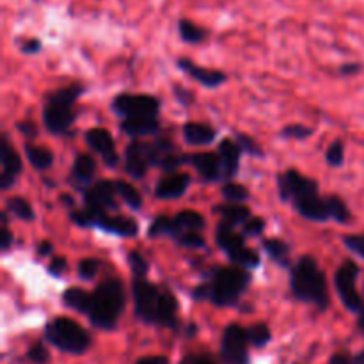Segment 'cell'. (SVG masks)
<instances>
[{"mask_svg": "<svg viewBox=\"0 0 364 364\" xmlns=\"http://www.w3.org/2000/svg\"><path fill=\"white\" fill-rule=\"evenodd\" d=\"M173 92H174V98H176V102L180 103V105L191 107V105H194V103H196L194 92H192L191 89L183 87V85L174 84L173 85Z\"/></svg>", "mask_w": 364, "mask_h": 364, "instance_id": "obj_46", "label": "cell"}, {"mask_svg": "<svg viewBox=\"0 0 364 364\" xmlns=\"http://www.w3.org/2000/svg\"><path fill=\"white\" fill-rule=\"evenodd\" d=\"M63 302L66 308L73 309V311L77 313H82V315H87L89 309H91L92 294L78 287L68 288V290L63 294Z\"/></svg>", "mask_w": 364, "mask_h": 364, "instance_id": "obj_25", "label": "cell"}, {"mask_svg": "<svg viewBox=\"0 0 364 364\" xmlns=\"http://www.w3.org/2000/svg\"><path fill=\"white\" fill-rule=\"evenodd\" d=\"M96 174V160L89 153H80L75 159L73 169H71V180L77 187L85 188L92 183Z\"/></svg>", "mask_w": 364, "mask_h": 364, "instance_id": "obj_23", "label": "cell"}, {"mask_svg": "<svg viewBox=\"0 0 364 364\" xmlns=\"http://www.w3.org/2000/svg\"><path fill=\"white\" fill-rule=\"evenodd\" d=\"M68 269V259L64 256H53L52 262L48 265V272L50 276L53 277H60Z\"/></svg>", "mask_w": 364, "mask_h": 364, "instance_id": "obj_48", "label": "cell"}, {"mask_svg": "<svg viewBox=\"0 0 364 364\" xmlns=\"http://www.w3.org/2000/svg\"><path fill=\"white\" fill-rule=\"evenodd\" d=\"M20 48L21 52L27 53V55H34V53H38L39 50L43 48V45L38 38H31V39H25V41L21 43Z\"/></svg>", "mask_w": 364, "mask_h": 364, "instance_id": "obj_51", "label": "cell"}, {"mask_svg": "<svg viewBox=\"0 0 364 364\" xmlns=\"http://www.w3.org/2000/svg\"><path fill=\"white\" fill-rule=\"evenodd\" d=\"M183 139L191 146H208L217 139V130L206 123L188 121L183 124Z\"/></svg>", "mask_w": 364, "mask_h": 364, "instance_id": "obj_24", "label": "cell"}, {"mask_svg": "<svg viewBox=\"0 0 364 364\" xmlns=\"http://www.w3.org/2000/svg\"><path fill=\"white\" fill-rule=\"evenodd\" d=\"M343 245L352 251L354 255L364 258V233H355V235H345L343 237Z\"/></svg>", "mask_w": 364, "mask_h": 364, "instance_id": "obj_45", "label": "cell"}, {"mask_svg": "<svg viewBox=\"0 0 364 364\" xmlns=\"http://www.w3.org/2000/svg\"><path fill=\"white\" fill-rule=\"evenodd\" d=\"M326 160L333 167H343L345 164V142L341 139H336L326 149Z\"/></svg>", "mask_w": 364, "mask_h": 364, "instance_id": "obj_38", "label": "cell"}, {"mask_svg": "<svg viewBox=\"0 0 364 364\" xmlns=\"http://www.w3.org/2000/svg\"><path fill=\"white\" fill-rule=\"evenodd\" d=\"M237 142H238V146H240L242 148V151L244 153H247V155H251V156H258V159H263V149H262V146L258 144V142H256V139H252V137H249L247 134H237Z\"/></svg>", "mask_w": 364, "mask_h": 364, "instance_id": "obj_40", "label": "cell"}, {"mask_svg": "<svg viewBox=\"0 0 364 364\" xmlns=\"http://www.w3.org/2000/svg\"><path fill=\"white\" fill-rule=\"evenodd\" d=\"M291 205H294L295 212L299 215L308 220H313V223H327V220H331L329 199H323L320 192L295 199V201H291Z\"/></svg>", "mask_w": 364, "mask_h": 364, "instance_id": "obj_17", "label": "cell"}, {"mask_svg": "<svg viewBox=\"0 0 364 364\" xmlns=\"http://www.w3.org/2000/svg\"><path fill=\"white\" fill-rule=\"evenodd\" d=\"M127 259H128V265H130L132 272H134V276H148V270H149L148 259H146L141 252H137V251L128 252Z\"/></svg>", "mask_w": 364, "mask_h": 364, "instance_id": "obj_43", "label": "cell"}, {"mask_svg": "<svg viewBox=\"0 0 364 364\" xmlns=\"http://www.w3.org/2000/svg\"><path fill=\"white\" fill-rule=\"evenodd\" d=\"M223 196L226 201L230 203H244L249 199V191L247 187H244V185L240 183H233V181H226V183L223 185Z\"/></svg>", "mask_w": 364, "mask_h": 364, "instance_id": "obj_37", "label": "cell"}, {"mask_svg": "<svg viewBox=\"0 0 364 364\" xmlns=\"http://www.w3.org/2000/svg\"><path fill=\"white\" fill-rule=\"evenodd\" d=\"M96 228L109 235H116V237L123 238H134L139 233L137 220L132 219V217L109 215V213L100 217V220L96 223Z\"/></svg>", "mask_w": 364, "mask_h": 364, "instance_id": "obj_19", "label": "cell"}, {"mask_svg": "<svg viewBox=\"0 0 364 364\" xmlns=\"http://www.w3.org/2000/svg\"><path fill=\"white\" fill-rule=\"evenodd\" d=\"M116 187H117V194H119V198L127 203L128 208L132 210L142 208V196L139 194V191L134 187V185L123 180H116Z\"/></svg>", "mask_w": 364, "mask_h": 364, "instance_id": "obj_34", "label": "cell"}, {"mask_svg": "<svg viewBox=\"0 0 364 364\" xmlns=\"http://www.w3.org/2000/svg\"><path fill=\"white\" fill-rule=\"evenodd\" d=\"M279 135L283 139H294V141H306V139H308L309 135H313V128L306 127V124L294 123V124H288V127H284L283 130H281Z\"/></svg>", "mask_w": 364, "mask_h": 364, "instance_id": "obj_39", "label": "cell"}, {"mask_svg": "<svg viewBox=\"0 0 364 364\" xmlns=\"http://www.w3.org/2000/svg\"><path fill=\"white\" fill-rule=\"evenodd\" d=\"M174 220H176L180 235L185 233V231H203L206 228L205 217L199 212H194V210H183V212L176 213V215H174ZM180 235H178V237H180Z\"/></svg>", "mask_w": 364, "mask_h": 364, "instance_id": "obj_32", "label": "cell"}, {"mask_svg": "<svg viewBox=\"0 0 364 364\" xmlns=\"http://www.w3.org/2000/svg\"><path fill=\"white\" fill-rule=\"evenodd\" d=\"M247 333H249V341H251V345H255V347L258 348L265 347V345L272 340V333H270L269 326L263 322L255 323V326L249 327Z\"/></svg>", "mask_w": 364, "mask_h": 364, "instance_id": "obj_36", "label": "cell"}, {"mask_svg": "<svg viewBox=\"0 0 364 364\" xmlns=\"http://www.w3.org/2000/svg\"><path fill=\"white\" fill-rule=\"evenodd\" d=\"M25 156L31 162V166L38 171H46L52 167L53 164V153L48 148H43V146H34V144H25L23 148Z\"/></svg>", "mask_w": 364, "mask_h": 364, "instance_id": "obj_29", "label": "cell"}, {"mask_svg": "<svg viewBox=\"0 0 364 364\" xmlns=\"http://www.w3.org/2000/svg\"><path fill=\"white\" fill-rule=\"evenodd\" d=\"M262 247L281 267H290V245L279 238H263Z\"/></svg>", "mask_w": 364, "mask_h": 364, "instance_id": "obj_28", "label": "cell"}, {"mask_svg": "<svg viewBox=\"0 0 364 364\" xmlns=\"http://www.w3.org/2000/svg\"><path fill=\"white\" fill-rule=\"evenodd\" d=\"M121 130L132 139L155 135L160 130L159 117H127L121 123Z\"/></svg>", "mask_w": 364, "mask_h": 364, "instance_id": "obj_22", "label": "cell"}, {"mask_svg": "<svg viewBox=\"0 0 364 364\" xmlns=\"http://www.w3.org/2000/svg\"><path fill=\"white\" fill-rule=\"evenodd\" d=\"M124 304H127L124 284L119 279H105L92 291V302L87 316L92 326L98 329L112 331L116 329L119 316L123 315Z\"/></svg>", "mask_w": 364, "mask_h": 364, "instance_id": "obj_3", "label": "cell"}, {"mask_svg": "<svg viewBox=\"0 0 364 364\" xmlns=\"http://www.w3.org/2000/svg\"><path fill=\"white\" fill-rule=\"evenodd\" d=\"M249 333L238 323L226 327L220 343V358L226 364H249Z\"/></svg>", "mask_w": 364, "mask_h": 364, "instance_id": "obj_10", "label": "cell"}, {"mask_svg": "<svg viewBox=\"0 0 364 364\" xmlns=\"http://www.w3.org/2000/svg\"><path fill=\"white\" fill-rule=\"evenodd\" d=\"M112 110L127 117H159L160 100L153 95H135V92H121L114 98Z\"/></svg>", "mask_w": 364, "mask_h": 364, "instance_id": "obj_9", "label": "cell"}, {"mask_svg": "<svg viewBox=\"0 0 364 364\" xmlns=\"http://www.w3.org/2000/svg\"><path fill=\"white\" fill-rule=\"evenodd\" d=\"M178 68H180L183 73H187L191 78H194L196 82H199L203 87L215 89V87H220V85L226 84V80H228V75L224 73V71L210 70V68L199 66V64L192 63V60L187 59V57H181V59H178Z\"/></svg>", "mask_w": 364, "mask_h": 364, "instance_id": "obj_18", "label": "cell"}, {"mask_svg": "<svg viewBox=\"0 0 364 364\" xmlns=\"http://www.w3.org/2000/svg\"><path fill=\"white\" fill-rule=\"evenodd\" d=\"M159 326L169 327V329H176L178 326V301L173 291L167 290L166 287H164L162 306H160Z\"/></svg>", "mask_w": 364, "mask_h": 364, "instance_id": "obj_27", "label": "cell"}, {"mask_svg": "<svg viewBox=\"0 0 364 364\" xmlns=\"http://www.w3.org/2000/svg\"><path fill=\"white\" fill-rule=\"evenodd\" d=\"M149 167H155V144L134 139L124 151V171L135 180L148 174Z\"/></svg>", "mask_w": 364, "mask_h": 364, "instance_id": "obj_11", "label": "cell"}, {"mask_svg": "<svg viewBox=\"0 0 364 364\" xmlns=\"http://www.w3.org/2000/svg\"><path fill=\"white\" fill-rule=\"evenodd\" d=\"M354 364H364V350L359 352L358 355H354Z\"/></svg>", "mask_w": 364, "mask_h": 364, "instance_id": "obj_58", "label": "cell"}, {"mask_svg": "<svg viewBox=\"0 0 364 364\" xmlns=\"http://www.w3.org/2000/svg\"><path fill=\"white\" fill-rule=\"evenodd\" d=\"M245 235L235 231L233 224L226 223V220H220L217 224L215 230V242L220 249L224 251V255L230 258V262L233 265L242 267V269H258L262 258H259L258 252L255 249L247 247L245 244Z\"/></svg>", "mask_w": 364, "mask_h": 364, "instance_id": "obj_6", "label": "cell"}, {"mask_svg": "<svg viewBox=\"0 0 364 364\" xmlns=\"http://www.w3.org/2000/svg\"><path fill=\"white\" fill-rule=\"evenodd\" d=\"M358 323H359V329L363 331V334H364V308H363V311L359 313V320H358Z\"/></svg>", "mask_w": 364, "mask_h": 364, "instance_id": "obj_59", "label": "cell"}, {"mask_svg": "<svg viewBox=\"0 0 364 364\" xmlns=\"http://www.w3.org/2000/svg\"><path fill=\"white\" fill-rule=\"evenodd\" d=\"M116 196L119 194H117L116 181L114 180H100L84 188L85 206H91V208H96V210H103V212L117 210Z\"/></svg>", "mask_w": 364, "mask_h": 364, "instance_id": "obj_13", "label": "cell"}, {"mask_svg": "<svg viewBox=\"0 0 364 364\" xmlns=\"http://www.w3.org/2000/svg\"><path fill=\"white\" fill-rule=\"evenodd\" d=\"M277 188H279V196L283 201H295V199L318 192V183L299 171L288 169L277 176Z\"/></svg>", "mask_w": 364, "mask_h": 364, "instance_id": "obj_12", "label": "cell"}, {"mask_svg": "<svg viewBox=\"0 0 364 364\" xmlns=\"http://www.w3.org/2000/svg\"><path fill=\"white\" fill-rule=\"evenodd\" d=\"M265 228V219H262V217H251V219L242 226V233H244L245 237H262Z\"/></svg>", "mask_w": 364, "mask_h": 364, "instance_id": "obj_44", "label": "cell"}, {"mask_svg": "<svg viewBox=\"0 0 364 364\" xmlns=\"http://www.w3.org/2000/svg\"><path fill=\"white\" fill-rule=\"evenodd\" d=\"M78 277L82 281H92L100 270V262L95 258H84L78 263Z\"/></svg>", "mask_w": 364, "mask_h": 364, "instance_id": "obj_42", "label": "cell"}, {"mask_svg": "<svg viewBox=\"0 0 364 364\" xmlns=\"http://www.w3.org/2000/svg\"><path fill=\"white\" fill-rule=\"evenodd\" d=\"M4 226H2V235H0V247H2V251H9L11 245H13L14 238H13V233H11L9 226H7V219H6V213H4Z\"/></svg>", "mask_w": 364, "mask_h": 364, "instance_id": "obj_50", "label": "cell"}, {"mask_svg": "<svg viewBox=\"0 0 364 364\" xmlns=\"http://www.w3.org/2000/svg\"><path fill=\"white\" fill-rule=\"evenodd\" d=\"M6 212L13 213L16 219L25 220V223H32L36 219L34 208H32L31 203L25 198H20V196H11L6 201Z\"/></svg>", "mask_w": 364, "mask_h": 364, "instance_id": "obj_33", "label": "cell"}, {"mask_svg": "<svg viewBox=\"0 0 364 364\" xmlns=\"http://www.w3.org/2000/svg\"><path fill=\"white\" fill-rule=\"evenodd\" d=\"M27 358L31 359L32 363H36V364H45L50 359V354H48V350H46L45 345H43V343H34L31 348H28Z\"/></svg>", "mask_w": 364, "mask_h": 364, "instance_id": "obj_47", "label": "cell"}, {"mask_svg": "<svg viewBox=\"0 0 364 364\" xmlns=\"http://www.w3.org/2000/svg\"><path fill=\"white\" fill-rule=\"evenodd\" d=\"M180 364H213L208 358H203V355H187Z\"/></svg>", "mask_w": 364, "mask_h": 364, "instance_id": "obj_55", "label": "cell"}, {"mask_svg": "<svg viewBox=\"0 0 364 364\" xmlns=\"http://www.w3.org/2000/svg\"><path fill=\"white\" fill-rule=\"evenodd\" d=\"M132 294H134L135 315L146 323H159L164 287L151 284L146 276H134Z\"/></svg>", "mask_w": 364, "mask_h": 364, "instance_id": "obj_7", "label": "cell"}, {"mask_svg": "<svg viewBox=\"0 0 364 364\" xmlns=\"http://www.w3.org/2000/svg\"><path fill=\"white\" fill-rule=\"evenodd\" d=\"M361 64L359 63H345L340 66V73L343 75V77H352V75H358L361 73Z\"/></svg>", "mask_w": 364, "mask_h": 364, "instance_id": "obj_52", "label": "cell"}, {"mask_svg": "<svg viewBox=\"0 0 364 364\" xmlns=\"http://www.w3.org/2000/svg\"><path fill=\"white\" fill-rule=\"evenodd\" d=\"M217 153H219L220 162H223L224 178L231 180L233 176H237L238 167H240V156L244 153L240 146H238V142L233 141V139H223Z\"/></svg>", "mask_w": 364, "mask_h": 364, "instance_id": "obj_21", "label": "cell"}, {"mask_svg": "<svg viewBox=\"0 0 364 364\" xmlns=\"http://www.w3.org/2000/svg\"><path fill=\"white\" fill-rule=\"evenodd\" d=\"M290 288L297 301L315 304L320 311H326L329 306L327 277L313 256H302L291 267Z\"/></svg>", "mask_w": 364, "mask_h": 364, "instance_id": "obj_2", "label": "cell"}, {"mask_svg": "<svg viewBox=\"0 0 364 364\" xmlns=\"http://www.w3.org/2000/svg\"><path fill=\"white\" fill-rule=\"evenodd\" d=\"M329 208H331V220H336L338 224H348L352 220V213L348 210L347 203L338 196H329Z\"/></svg>", "mask_w": 364, "mask_h": 364, "instance_id": "obj_35", "label": "cell"}, {"mask_svg": "<svg viewBox=\"0 0 364 364\" xmlns=\"http://www.w3.org/2000/svg\"><path fill=\"white\" fill-rule=\"evenodd\" d=\"M45 338L48 343L66 354L80 355L91 347V336L87 331L80 323L66 316H57L50 320L45 327Z\"/></svg>", "mask_w": 364, "mask_h": 364, "instance_id": "obj_5", "label": "cell"}, {"mask_svg": "<svg viewBox=\"0 0 364 364\" xmlns=\"http://www.w3.org/2000/svg\"><path fill=\"white\" fill-rule=\"evenodd\" d=\"M16 128L25 139H34V137H38V134H39L38 124H36L34 121H20V123L16 124Z\"/></svg>", "mask_w": 364, "mask_h": 364, "instance_id": "obj_49", "label": "cell"}, {"mask_svg": "<svg viewBox=\"0 0 364 364\" xmlns=\"http://www.w3.org/2000/svg\"><path fill=\"white\" fill-rule=\"evenodd\" d=\"M60 201H63L64 205H68V206H73L75 205L73 198H70V194H63V196H60Z\"/></svg>", "mask_w": 364, "mask_h": 364, "instance_id": "obj_57", "label": "cell"}, {"mask_svg": "<svg viewBox=\"0 0 364 364\" xmlns=\"http://www.w3.org/2000/svg\"><path fill=\"white\" fill-rule=\"evenodd\" d=\"M84 89L82 84H71L46 96L43 107V123L50 134L64 135L71 130L77 119L75 103L82 96Z\"/></svg>", "mask_w": 364, "mask_h": 364, "instance_id": "obj_4", "label": "cell"}, {"mask_svg": "<svg viewBox=\"0 0 364 364\" xmlns=\"http://www.w3.org/2000/svg\"><path fill=\"white\" fill-rule=\"evenodd\" d=\"M178 32H180L181 41L188 43V45H199V43L205 41L206 36H208L206 28L194 23L192 20H187V18H181V20L178 21Z\"/></svg>", "mask_w": 364, "mask_h": 364, "instance_id": "obj_31", "label": "cell"}, {"mask_svg": "<svg viewBox=\"0 0 364 364\" xmlns=\"http://www.w3.org/2000/svg\"><path fill=\"white\" fill-rule=\"evenodd\" d=\"M191 187V176L187 173H167L156 183L155 196L159 199H178Z\"/></svg>", "mask_w": 364, "mask_h": 364, "instance_id": "obj_20", "label": "cell"}, {"mask_svg": "<svg viewBox=\"0 0 364 364\" xmlns=\"http://www.w3.org/2000/svg\"><path fill=\"white\" fill-rule=\"evenodd\" d=\"M359 274H361V269L352 259H345L334 274V288H336L338 297L348 311L358 313V315L364 308V299L358 290Z\"/></svg>", "mask_w": 364, "mask_h": 364, "instance_id": "obj_8", "label": "cell"}, {"mask_svg": "<svg viewBox=\"0 0 364 364\" xmlns=\"http://www.w3.org/2000/svg\"><path fill=\"white\" fill-rule=\"evenodd\" d=\"M331 364H354V355H348L345 352H338L331 358Z\"/></svg>", "mask_w": 364, "mask_h": 364, "instance_id": "obj_53", "label": "cell"}, {"mask_svg": "<svg viewBox=\"0 0 364 364\" xmlns=\"http://www.w3.org/2000/svg\"><path fill=\"white\" fill-rule=\"evenodd\" d=\"M137 364H169V359L166 355H149V358L139 359Z\"/></svg>", "mask_w": 364, "mask_h": 364, "instance_id": "obj_54", "label": "cell"}, {"mask_svg": "<svg viewBox=\"0 0 364 364\" xmlns=\"http://www.w3.org/2000/svg\"><path fill=\"white\" fill-rule=\"evenodd\" d=\"M251 283V274L247 269L238 265L217 267L210 272L205 283L198 284L192 290L196 301H208L219 308L235 306Z\"/></svg>", "mask_w": 364, "mask_h": 364, "instance_id": "obj_1", "label": "cell"}, {"mask_svg": "<svg viewBox=\"0 0 364 364\" xmlns=\"http://www.w3.org/2000/svg\"><path fill=\"white\" fill-rule=\"evenodd\" d=\"M0 164H2V173H0V188L2 191H9L14 183H16L18 174L21 173V164L20 155L16 149L11 146L7 141V135H2L0 141Z\"/></svg>", "mask_w": 364, "mask_h": 364, "instance_id": "obj_15", "label": "cell"}, {"mask_svg": "<svg viewBox=\"0 0 364 364\" xmlns=\"http://www.w3.org/2000/svg\"><path fill=\"white\" fill-rule=\"evenodd\" d=\"M85 142H87L92 151L102 156L103 164L107 167L114 169L117 166L119 156H117L116 144H114V139L109 130H105V128H91V130L85 132Z\"/></svg>", "mask_w": 364, "mask_h": 364, "instance_id": "obj_14", "label": "cell"}, {"mask_svg": "<svg viewBox=\"0 0 364 364\" xmlns=\"http://www.w3.org/2000/svg\"><path fill=\"white\" fill-rule=\"evenodd\" d=\"M215 212L223 217V220L233 224V226H244L249 219H251V210L249 206H245L244 203H230L226 205H217Z\"/></svg>", "mask_w": 364, "mask_h": 364, "instance_id": "obj_26", "label": "cell"}, {"mask_svg": "<svg viewBox=\"0 0 364 364\" xmlns=\"http://www.w3.org/2000/svg\"><path fill=\"white\" fill-rule=\"evenodd\" d=\"M53 252V244L48 240H43L41 244L38 245V255L39 256H50Z\"/></svg>", "mask_w": 364, "mask_h": 364, "instance_id": "obj_56", "label": "cell"}, {"mask_svg": "<svg viewBox=\"0 0 364 364\" xmlns=\"http://www.w3.org/2000/svg\"><path fill=\"white\" fill-rule=\"evenodd\" d=\"M188 164L198 171L199 176L208 183H215V181L226 180L224 178L223 162H220L219 153L213 151H203V153H192L191 156H185Z\"/></svg>", "mask_w": 364, "mask_h": 364, "instance_id": "obj_16", "label": "cell"}, {"mask_svg": "<svg viewBox=\"0 0 364 364\" xmlns=\"http://www.w3.org/2000/svg\"><path fill=\"white\" fill-rule=\"evenodd\" d=\"M176 242L188 249H203L206 245L205 237L201 235V231H185V233H181L180 237L176 238Z\"/></svg>", "mask_w": 364, "mask_h": 364, "instance_id": "obj_41", "label": "cell"}, {"mask_svg": "<svg viewBox=\"0 0 364 364\" xmlns=\"http://www.w3.org/2000/svg\"><path fill=\"white\" fill-rule=\"evenodd\" d=\"M148 235H149V238L169 237V238H173V240H176L178 235H180V230H178L174 217L160 215V217H156L151 224H149Z\"/></svg>", "mask_w": 364, "mask_h": 364, "instance_id": "obj_30", "label": "cell"}]
</instances>
